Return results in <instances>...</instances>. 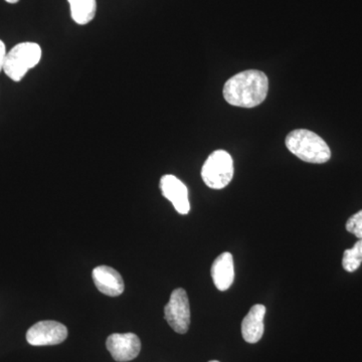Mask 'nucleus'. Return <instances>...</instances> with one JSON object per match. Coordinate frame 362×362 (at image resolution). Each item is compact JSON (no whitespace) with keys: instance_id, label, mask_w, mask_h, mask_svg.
<instances>
[{"instance_id":"dca6fc26","label":"nucleus","mask_w":362,"mask_h":362,"mask_svg":"<svg viewBox=\"0 0 362 362\" xmlns=\"http://www.w3.org/2000/svg\"><path fill=\"white\" fill-rule=\"evenodd\" d=\"M6 2H8V4H18L20 0H6Z\"/></svg>"},{"instance_id":"0eeeda50","label":"nucleus","mask_w":362,"mask_h":362,"mask_svg":"<svg viewBox=\"0 0 362 362\" xmlns=\"http://www.w3.org/2000/svg\"><path fill=\"white\" fill-rule=\"evenodd\" d=\"M106 346L116 361L126 362L139 356L141 341L134 333H114L107 338Z\"/></svg>"},{"instance_id":"6e6552de","label":"nucleus","mask_w":362,"mask_h":362,"mask_svg":"<svg viewBox=\"0 0 362 362\" xmlns=\"http://www.w3.org/2000/svg\"><path fill=\"white\" fill-rule=\"evenodd\" d=\"M162 194L173 204L176 211L187 214L190 211L189 199L187 185L175 175H163L160 180Z\"/></svg>"},{"instance_id":"9d476101","label":"nucleus","mask_w":362,"mask_h":362,"mask_svg":"<svg viewBox=\"0 0 362 362\" xmlns=\"http://www.w3.org/2000/svg\"><path fill=\"white\" fill-rule=\"evenodd\" d=\"M266 311V307L264 305L256 304L245 317L242 322V334L245 341L254 344L259 342L263 337L264 330H265L264 318H265Z\"/></svg>"},{"instance_id":"39448f33","label":"nucleus","mask_w":362,"mask_h":362,"mask_svg":"<svg viewBox=\"0 0 362 362\" xmlns=\"http://www.w3.org/2000/svg\"><path fill=\"white\" fill-rule=\"evenodd\" d=\"M164 317L176 333L185 334L187 332L190 325V305L185 290L181 288L173 290L164 308Z\"/></svg>"},{"instance_id":"f8f14e48","label":"nucleus","mask_w":362,"mask_h":362,"mask_svg":"<svg viewBox=\"0 0 362 362\" xmlns=\"http://www.w3.org/2000/svg\"><path fill=\"white\" fill-rule=\"evenodd\" d=\"M71 16L78 25H85L90 23L96 16V0H68Z\"/></svg>"},{"instance_id":"1a4fd4ad","label":"nucleus","mask_w":362,"mask_h":362,"mask_svg":"<svg viewBox=\"0 0 362 362\" xmlns=\"http://www.w3.org/2000/svg\"><path fill=\"white\" fill-rule=\"evenodd\" d=\"M92 276L97 289L106 296H120L125 289L122 276L111 267H97L93 270Z\"/></svg>"},{"instance_id":"4468645a","label":"nucleus","mask_w":362,"mask_h":362,"mask_svg":"<svg viewBox=\"0 0 362 362\" xmlns=\"http://www.w3.org/2000/svg\"><path fill=\"white\" fill-rule=\"evenodd\" d=\"M346 230L349 233H354L359 240H362V211L354 214L347 221Z\"/></svg>"},{"instance_id":"20e7f679","label":"nucleus","mask_w":362,"mask_h":362,"mask_svg":"<svg viewBox=\"0 0 362 362\" xmlns=\"http://www.w3.org/2000/svg\"><path fill=\"white\" fill-rule=\"evenodd\" d=\"M233 160L225 150H216L211 154L202 168V177L207 187L223 189L233 177Z\"/></svg>"},{"instance_id":"f03ea898","label":"nucleus","mask_w":362,"mask_h":362,"mask_svg":"<svg viewBox=\"0 0 362 362\" xmlns=\"http://www.w3.org/2000/svg\"><path fill=\"white\" fill-rule=\"evenodd\" d=\"M288 150L308 163L322 164L331 158V150L320 136L307 129L292 131L286 137Z\"/></svg>"},{"instance_id":"9b49d317","label":"nucleus","mask_w":362,"mask_h":362,"mask_svg":"<svg viewBox=\"0 0 362 362\" xmlns=\"http://www.w3.org/2000/svg\"><path fill=\"white\" fill-rule=\"evenodd\" d=\"M211 278L214 286L220 291H226L232 286L235 280V266H233V255L230 252H223L211 266Z\"/></svg>"},{"instance_id":"7ed1b4c3","label":"nucleus","mask_w":362,"mask_h":362,"mask_svg":"<svg viewBox=\"0 0 362 362\" xmlns=\"http://www.w3.org/2000/svg\"><path fill=\"white\" fill-rule=\"evenodd\" d=\"M42 59V47L35 42H21L7 52L4 71L14 82H20Z\"/></svg>"},{"instance_id":"2eb2a0df","label":"nucleus","mask_w":362,"mask_h":362,"mask_svg":"<svg viewBox=\"0 0 362 362\" xmlns=\"http://www.w3.org/2000/svg\"><path fill=\"white\" fill-rule=\"evenodd\" d=\"M6 47L4 42L0 40V71H4V62L6 58Z\"/></svg>"},{"instance_id":"ddd939ff","label":"nucleus","mask_w":362,"mask_h":362,"mask_svg":"<svg viewBox=\"0 0 362 362\" xmlns=\"http://www.w3.org/2000/svg\"><path fill=\"white\" fill-rule=\"evenodd\" d=\"M362 263V240H359L351 249L345 250L343 254L342 266L345 271L352 273L361 267Z\"/></svg>"},{"instance_id":"f3484780","label":"nucleus","mask_w":362,"mask_h":362,"mask_svg":"<svg viewBox=\"0 0 362 362\" xmlns=\"http://www.w3.org/2000/svg\"><path fill=\"white\" fill-rule=\"evenodd\" d=\"M209 362H220V361H209Z\"/></svg>"},{"instance_id":"423d86ee","label":"nucleus","mask_w":362,"mask_h":362,"mask_svg":"<svg viewBox=\"0 0 362 362\" xmlns=\"http://www.w3.org/2000/svg\"><path fill=\"white\" fill-rule=\"evenodd\" d=\"M68 329L64 324L57 321H40L26 332V340L33 346L57 345L65 341Z\"/></svg>"},{"instance_id":"f257e3e1","label":"nucleus","mask_w":362,"mask_h":362,"mask_svg":"<svg viewBox=\"0 0 362 362\" xmlns=\"http://www.w3.org/2000/svg\"><path fill=\"white\" fill-rule=\"evenodd\" d=\"M269 80L266 74L258 70L240 71L223 87V98L228 104L242 108H254L265 101Z\"/></svg>"}]
</instances>
